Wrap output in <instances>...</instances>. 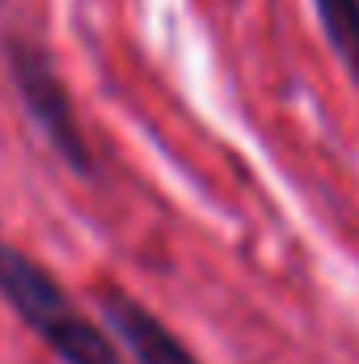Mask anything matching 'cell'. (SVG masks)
<instances>
[{"label":"cell","mask_w":359,"mask_h":364,"mask_svg":"<svg viewBox=\"0 0 359 364\" xmlns=\"http://www.w3.org/2000/svg\"><path fill=\"white\" fill-rule=\"evenodd\" d=\"M0 296L60 364H127L114 335L77 309L60 279L0 233Z\"/></svg>","instance_id":"1"},{"label":"cell","mask_w":359,"mask_h":364,"mask_svg":"<svg viewBox=\"0 0 359 364\" xmlns=\"http://www.w3.org/2000/svg\"><path fill=\"white\" fill-rule=\"evenodd\" d=\"M4 60H9L13 90L21 97L26 114L34 119V127L43 132V140L60 153V161L72 174H93L89 140L81 132L77 106L68 97V85H64L60 68L51 64V55L38 43H30V38H9L4 43Z\"/></svg>","instance_id":"2"},{"label":"cell","mask_w":359,"mask_h":364,"mask_svg":"<svg viewBox=\"0 0 359 364\" xmlns=\"http://www.w3.org/2000/svg\"><path fill=\"white\" fill-rule=\"evenodd\" d=\"M97 305H101L106 331L136 356V364H199L194 352L182 343L157 314H148L140 301H131V296L106 288Z\"/></svg>","instance_id":"3"},{"label":"cell","mask_w":359,"mask_h":364,"mask_svg":"<svg viewBox=\"0 0 359 364\" xmlns=\"http://www.w3.org/2000/svg\"><path fill=\"white\" fill-rule=\"evenodd\" d=\"M313 13L321 21L330 51L359 85V0H313Z\"/></svg>","instance_id":"4"},{"label":"cell","mask_w":359,"mask_h":364,"mask_svg":"<svg viewBox=\"0 0 359 364\" xmlns=\"http://www.w3.org/2000/svg\"><path fill=\"white\" fill-rule=\"evenodd\" d=\"M0 4H4V0H0Z\"/></svg>","instance_id":"5"}]
</instances>
